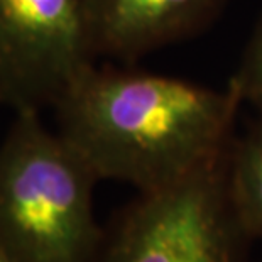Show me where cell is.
<instances>
[{
    "mask_svg": "<svg viewBox=\"0 0 262 262\" xmlns=\"http://www.w3.org/2000/svg\"><path fill=\"white\" fill-rule=\"evenodd\" d=\"M228 196L250 241H262V117L235 136L225 159Z\"/></svg>",
    "mask_w": 262,
    "mask_h": 262,
    "instance_id": "obj_6",
    "label": "cell"
},
{
    "mask_svg": "<svg viewBox=\"0 0 262 262\" xmlns=\"http://www.w3.org/2000/svg\"><path fill=\"white\" fill-rule=\"evenodd\" d=\"M227 0H86L95 58L124 64L206 31Z\"/></svg>",
    "mask_w": 262,
    "mask_h": 262,
    "instance_id": "obj_5",
    "label": "cell"
},
{
    "mask_svg": "<svg viewBox=\"0 0 262 262\" xmlns=\"http://www.w3.org/2000/svg\"><path fill=\"white\" fill-rule=\"evenodd\" d=\"M228 85L235 90L242 105L249 103L257 117H262V14Z\"/></svg>",
    "mask_w": 262,
    "mask_h": 262,
    "instance_id": "obj_7",
    "label": "cell"
},
{
    "mask_svg": "<svg viewBox=\"0 0 262 262\" xmlns=\"http://www.w3.org/2000/svg\"><path fill=\"white\" fill-rule=\"evenodd\" d=\"M95 63L86 0H0V92L15 112L54 107Z\"/></svg>",
    "mask_w": 262,
    "mask_h": 262,
    "instance_id": "obj_4",
    "label": "cell"
},
{
    "mask_svg": "<svg viewBox=\"0 0 262 262\" xmlns=\"http://www.w3.org/2000/svg\"><path fill=\"white\" fill-rule=\"evenodd\" d=\"M97 181L37 110L17 112L0 147V254L14 262H93L105 237L93 215Z\"/></svg>",
    "mask_w": 262,
    "mask_h": 262,
    "instance_id": "obj_2",
    "label": "cell"
},
{
    "mask_svg": "<svg viewBox=\"0 0 262 262\" xmlns=\"http://www.w3.org/2000/svg\"><path fill=\"white\" fill-rule=\"evenodd\" d=\"M242 102L224 90L127 66L86 70L54 105L58 132L98 180L152 191L215 168Z\"/></svg>",
    "mask_w": 262,
    "mask_h": 262,
    "instance_id": "obj_1",
    "label": "cell"
},
{
    "mask_svg": "<svg viewBox=\"0 0 262 262\" xmlns=\"http://www.w3.org/2000/svg\"><path fill=\"white\" fill-rule=\"evenodd\" d=\"M0 103H4V97H2V92H0Z\"/></svg>",
    "mask_w": 262,
    "mask_h": 262,
    "instance_id": "obj_9",
    "label": "cell"
},
{
    "mask_svg": "<svg viewBox=\"0 0 262 262\" xmlns=\"http://www.w3.org/2000/svg\"><path fill=\"white\" fill-rule=\"evenodd\" d=\"M225 159L141 191L105 233L93 262H245L250 237L228 196Z\"/></svg>",
    "mask_w": 262,
    "mask_h": 262,
    "instance_id": "obj_3",
    "label": "cell"
},
{
    "mask_svg": "<svg viewBox=\"0 0 262 262\" xmlns=\"http://www.w3.org/2000/svg\"><path fill=\"white\" fill-rule=\"evenodd\" d=\"M0 262H14V260H10L9 257H5V255L0 254Z\"/></svg>",
    "mask_w": 262,
    "mask_h": 262,
    "instance_id": "obj_8",
    "label": "cell"
}]
</instances>
